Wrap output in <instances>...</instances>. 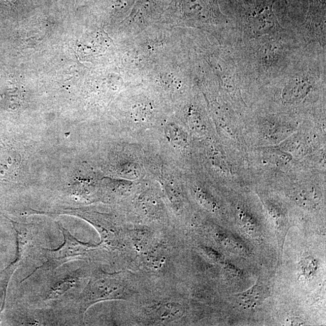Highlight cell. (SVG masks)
Instances as JSON below:
<instances>
[{
    "label": "cell",
    "mask_w": 326,
    "mask_h": 326,
    "mask_svg": "<svg viewBox=\"0 0 326 326\" xmlns=\"http://www.w3.org/2000/svg\"><path fill=\"white\" fill-rule=\"evenodd\" d=\"M300 268L302 274L306 278H310L316 273L318 262L312 256L302 259L300 262Z\"/></svg>",
    "instance_id": "3957f363"
},
{
    "label": "cell",
    "mask_w": 326,
    "mask_h": 326,
    "mask_svg": "<svg viewBox=\"0 0 326 326\" xmlns=\"http://www.w3.org/2000/svg\"><path fill=\"white\" fill-rule=\"evenodd\" d=\"M149 314L153 323H168L178 320L183 316L182 306L175 302H164L149 307Z\"/></svg>",
    "instance_id": "6da1fadb"
},
{
    "label": "cell",
    "mask_w": 326,
    "mask_h": 326,
    "mask_svg": "<svg viewBox=\"0 0 326 326\" xmlns=\"http://www.w3.org/2000/svg\"><path fill=\"white\" fill-rule=\"evenodd\" d=\"M204 252L206 254L208 258L215 261H219L222 260L223 256L218 251L213 249V248L207 247V246H202L201 247Z\"/></svg>",
    "instance_id": "8992f818"
},
{
    "label": "cell",
    "mask_w": 326,
    "mask_h": 326,
    "mask_svg": "<svg viewBox=\"0 0 326 326\" xmlns=\"http://www.w3.org/2000/svg\"><path fill=\"white\" fill-rule=\"evenodd\" d=\"M196 196L199 201L201 202V204L204 207L208 208V210H214L215 209L216 206L215 203L211 200L210 197L207 196V195L203 193H197Z\"/></svg>",
    "instance_id": "5b68a950"
},
{
    "label": "cell",
    "mask_w": 326,
    "mask_h": 326,
    "mask_svg": "<svg viewBox=\"0 0 326 326\" xmlns=\"http://www.w3.org/2000/svg\"><path fill=\"white\" fill-rule=\"evenodd\" d=\"M291 324L293 326L303 325L304 322L300 319H297V318H294V319L291 320Z\"/></svg>",
    "instance_id": "52a82bcc"
},
{
    "label": "cell",
    "mask_w": 326,
    "mask_h": 326,
    "mask_svg": "<svg viewBox=\"0 0 326 326\" xmlns=\"http://www.w3.org/2000/svg\"><path fill=\"white\" fill-rule=\"evenodd\" d=\"M268 294L266 288L257 283L245 292L237 293L235 296L240 305L245 308L255 309L261 305Z\"/></svg>",
    "instance_id": "7a4b0ae2"
},
{
    "label": "cell",
    "mask_w": 326,
    "mask_h": 326,
    "mask_svg": "<svg viewBox=\"0 0 326 326\" xmlns=\"http://www.w3.org/2000/svg\"><path fill=\"white\" fill-rule=\"evenodd\" d=\"M242 221L244 223L246 231L248 232L251 236H256L259 231H258L257 226H256V224L252 219L242 218Z\"/></svg>",
    "instance_id": "277c9868"
}]
</instances>
